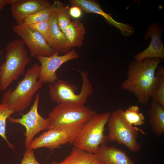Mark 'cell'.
<instances>
[{
	"instance_id": "cell-15",
	"label": "cell",
	"mask_w": 164,
	"mask_h": 164,
	"mask_svg": "<svg viewBox=\"0 0 164 164\" xmlns=\"http://www.w3.org/2000/svg\"><path fill=\"white\" fill-rule=\"evenodd\" d=\"M94 154L101 164H136L125 151L106 144L100 145Z\"/></svg>"
},
{
	"instance_id": "cell-9",
	"label": "cell",
	"mask_w": 164,
	"mask_h": 164,
	"mask_svg": "<svg viewBox=\"0 0 164 164\" xmlns=\"http://www.w3.org/2000/svg\"><path fill=\"white\" fill-rule=\"evenodd\" d=\"M13 31L20 36L28 46L31 57L38 55L49 56L56 51L38 32L24 24L14 25Z\"/></svg>"
},
{
	"instance_id": "cell-26",
	"label": "cell",
	"mask_w": 164,
	"mask_h": 164,
	"mask_svg": "<svg viewBox=\"0 0 164 164\" xmlns=\"http://www.w3.org/2000/svg\"><path fill=\"white\" fill-rule=\"evenodd\" d=\"M33 150L29 148L26 149L21 164H40L34 156Z\"/></svg>"
},
{
	"instance_id": "cell-11",
	"label": "cell",
	"mask_w": 164,
	"mask_h": 164,
	"mask_svg": "<svg viewBox=\"0 0 164 164\" xmlns=\"http://www.w3.org/2000/svg\"><path fill=\"white\" fill-rule=\"evenodd\" d=\"M162 29L155 22L148 26L145 39L151 37L150 43L145 50L134 56L135 60L141 61L146 58L156 57L164 59V47L161 38Z\"/></svg>"
},
{
	"instance_id": "cell-23",
	"label": "cell",
	"mask_w": 164,
	"mask_h": 164,
	"mask_svg": "<svg viewBox=\"0 0 164 164\" xmlns=\"http://www.w3.org/2000/svg\"><path fill=\"white\" fill-rule=\"evenodd\" d=\"M69 9L68 5L65 6L58 1L56 16L57 25L61 31L65 29L71 22Z\"/></svg>"
},
{
	"instance_id": "cell-12",
	"label": "cell",
	"mask_w": 164,
	"mask_h": 164,
	"mask_svg": "<svg viewBox=\"0 0 164 164\" xmlns=\"http://www.w3.org/2000/svg\"><path fill=\"white\" fill-rule=\"evenodd\" d=\"M48 130L33 140L27 148L34 150L46 147L53 150L61 145L71 144L70 137L66 132L57 129Z\"/></svg>"
},
{
	"instance_id": "cell-22",
	"label": "cell",
	"mask_w": 164,
	"mask_h": 164,
	"mask_svg": "<svg viewBox=\"0 0 164 164\" xmlns=\"http://www.w3.org/2000/svg\"><path fill=\"white\" fill-rule=\"evenodd\" d=\"M140 108L137 105L129 106L125 111H123V115L126 121L131 125L139 126L144 124L145 118L140 112Z\"/></svg>"
},
{
	"instance_id": "cell-2",
	"label": "cell",
	"mask_w": 164,
	"mask_h": 164,
	"mask_svg": "<svg viewBox=\"0 0 164 164\" xmlns=\"http://www.w3.org/2000/svg\"><path fill=\"white\" fill-rule=\"evenodd\" d=\"M97 111L84 105L71 103L58 104L48 115V129L64 131L70 136L71 144L88 121Z\"/></svg>"
},
{
	"instance_id": "cell-5",
	"label": "cell",
	"mask_w": 164,
	"mask_h": 164,
	"mask_svg": "<svg viewBox=\"0 0 164 164\" xmlns=\"http://www.w3.org/2000/svg\"><path fill=\"white\" fill-rule=\"evenodd\" d=\"M111 113H97L92 117L74 138L73 147L95 154L100 145L106 144L108 139L104 134V127Z\"/></svg>"
},
{
	"instance_id": "cell-13",
	"label": "cell",
	"mask_w": 164,
	"mask_h": 164,
	"mask_svg": "<svg viewBox=\"0 0 164 164\" xmlns=\"http://www.w3.org/2000/svg\"><path fill=\"white\" fill-rule=\"evenodd\" d=\"M52 4L48 0H16L11 5V13L17 24H21L28 17Z\"/></svg>"
},
{
	"instance_id": "cell-7",
	"label": "cell",
	"mask_w": 164,
	"mask_h": 164,
	"mask_svg": "<svg viewBox=\"0 0 164 164\" xmlns=\"http://www.w3.org/2000/svg\"><path fill=\"white\" fill-rule=\"evenodd\" d=\"M123 111L120 108L111 113L107 122L108 139L124 145L131 151L138 152L141 149V144L137 142L139 132L145 134L142 129L130 125L126 121L123 115Z\"/></svg>"
},
{
	"instance_id": "cell-28",
	"label": "cell",
	"mask_w": 164,
	"mask_h": 164,
	"mask_svg": "<svg viewBox=\"0 0 164 164\" xmlns=\"http://www.w3.org/2000/svg\"><path fill=\"white\" fill-rule=\"evenodd\" d=\"M15 0H0V10H2L7 4L11 5L14 2Z\"/></svg>"
},
{
	"instance_id": "cell-30",
	"label": "cell",
	"mask_w": 164,
	"mask_h": 164,
	"mask_svg": "<svg viewBox=\"0 0 164 164\" xmlns=\"http://www.w3.org/2000/svg\"><path fill=\"white\" fill-rule=\"evenodd\" d=\"M2 52H3V50L1 51L0 52V56L1 55Z\"/></svg>"
},
{
	"instance_id": "cell-6",
	"label": "cell",
	"mask_w": 164,
	"mask_h": 164,
	"mask_svg": "<svg viewBox=\"0 0 164 164\" xmlns=\"http://www.w3.org/2000/svg\"><path fill=\"white\" fill-rule=\"evenodd\" d=\"M82 84L80 93H75L77 86L62 79H58L49 85V94L50 99L58 104L71 103L84 105L87 99L93 93L92 84L85 71H80Z\"/></svg>"
},
{
	"instance_id": "cell-24",
	"label": "cell",
	"mask_w": 164,
	"mask_h": 164,
	"mask_svg": "<svg viewBox=\"0 0 164 164\" xmlns=\"http://www.w3.org/2000/svg\"><path fill=\"white\" fill-rule=\"evenodd\" d=\"M13 113V111L7 105L3 103L0 104V135L6 141L9 147L12 149L14 148V146L7 140L5 131L6 120Z\"/></svg>"
},
{
	"instance_id": "cell-20",
	"label": "cell",
	"mask_w": 164,
	"mask_h": 164,
	"mask_svg": "<svg viewBox=\"0 0 164 164\" xmlns=\"http://www.w3.org/2000/svg\"><path fill=\"white\" fill-rule=\"evenodd\" d=\"M155 87L151 97L164 108V67L158 66L155 72Z\"/></svg>"
},
{
	"instance_id": "cell-25",
	"label": "cell",
	"mask_w": 164,
	"mask_h": 164,
	"mask_svg": "<svg viewBox=\"0 0 164 164\" xmlns=\"http://www.w3.org/2000/svg\"><path fill=\"white\" fill-rule=\"evenodd\" d=\"M27 25L40 33L46 41L49 28V20Z\"/></svg>"
},
{
	"instance_id": "cell-3",
	"label": "cell",
	"mask_w": 164,
	"mask_h": 164,
	"mask_svg": "<svg viewBox=\"0 0 164 164\" xmlns=\"http://www.w3.org/2000/svg\"><path fill=\"white\" fill-rule=\"evenodd\" d=\"M40 68V65L35 63L28 69L15 88H10L4 92L1 103L7 105L14 113L26 109L31 104L36 92L43 86V84L38 80Z\"/></svg>"
},
{
	"instance_id": "cell-17",
	"label": "cell",
	"mask_w": 164,
	"mask_h": 164,
	"mask_svg": "<svg viewBox=\"0 0 164 164\" xmlns=\"http://www.w3.org/2000/svg\"><path fill=\"white\" fill-rule=\"evenodd\" d=\"M69 2L72 6L79 7L86 13H94L103 17L107 22L115 27L118 23L112 18L110 14L104 12L101 9L100 4L97 1L92 0H70Z\"/></svg>"
},
{
	"instance_id": "cell-10",
	"label": "cell",
	"mask_w": 164,
	"mask_h": 164,
	"mask_svg": "<svg viewBox=\"0 0 164 164\" xmlns=\"http://www.w3.org/2000/svg\"><path fill=\"white\" fill-rule=\"evenodd\" d=\"M60 53L56 51L50 56L38 55L36 56L41 64L38 79L43 84H52L58 80L56 72L60 67L67 62L79 56L77 52L74 49L62 56H59Z\"/></svg>"
},
{
	"instance_id": "cell-29",
	"label": "cell",
	"mask_w": 164,
	"mask_h": 164,
	"mask_svg": "<svg viewBox=\"0 0 164 164\" xmlns=\"http://www.w3.org/2000/svg\"><path fill=\"white\" fill-rule=\"evenodd\" d=\"M50 164H58L57 162L56 161H53Z\"/></svg>"
},
{
	"instance_id": "cell-4",
	"label": "cell",
	"mask_w": 164,
	"mask_h": 164,
	"mask_svg": "<svg viewBox=\"0 0 164 164\" xmlns=\"http://www.w3.org/2000/svg\"><path fill=\"white\" fill-rule=\"evenodd\" d=\"M31 61L22 39L9 43L5 48V61L0 65V90L5 91L20 75L24 74L26 66Z\"/></svg>"
},
{
	"instance_id": "cell-1",
	"label": "cell",
	"mask_w": 164,
	"mask_h": 164,
	"mask_svg": "<svg viewBox=\"0 0 164 164\" xmlns=\"http://www.w3.org/2000/svg\"><path fill=\"white\" fill-rule=\"evenodd\" d=\"M159 58L134 60L129 64L127 78L121 84L122 89L133 93L140 104L147 105L154 89L156 70L161 62Z\"/></svg>"
},
{
	"instance_id": "cell-18",
	"label": "cell",
	"mask_w": 164,
	"mask_h": 164,
	"mask_svg": "<svg viewBox=\"0 0 164 164\" xmlns=\"http://www.w3.org/2000/svg\"><path fill=\"white\" fill-rule=\"evenodd\" d=\"M147 113L149 117V123L152 131L157 136L161 135L164 132V108L152 100Z\"/></svg>"
},
{
	"instance_id": "cell-19",
	"label": "cell",
	"mask_w": 164,
	"mask_h": 164,
	"mask_svg": "<svg viewBox=\"0 0 164 164\" xmlns=\"http://www.w3.org/2000/svg\"><path fill=\"white\" fill-rule=\"evenodd\" d=\"M58 164H101L95 154L74 147L70 154Z\"/></svg>"
},
{
	"instance_id": "cell-27",
	"label": "cell",
	"mask_w": 164,
	"mask_h": 164,
	"mask_svg": "<svg viewBox=\"0 0 164 164\" xmlns=\"http://www.w3.org/2000/svg\"><path fill=\"white\" fill-rule=\"evenodd\" d=\"M82 10L79 7L73 6L70 8L69 13L70 16L77 19L80 18L82 15Z\"/></svg>"
},
{
	"instance_id": "cell-16",
	"label": "cell",
	"mask_w": 164,
	"mask_h": 164,
	"mask_svg": "<svg viewBox=\"0 0 164 164\" xmlns=\"http://www.w3.org/2000/svg\"><path fill=\"white\" fill-rule=\"evenodd\" d=\"M65 35L70 46L80 47L83 45L86 29L83 24L78 19L71 21L62 31Z\"/></svg>"
},
{
	"instance_id": "cell-21",
	"label": "cell",
	"mask_w": 164,
	"mask_h": 164,
	"mask_svg": "<svg viewBox=\"0 0 164 164\" xmlns=\"http://www.w3.org/2000/svg\"><path fill=\"white\" fill-rule=\"evenodd\" d=\"M58 2L54 1L51 5L28 17L23 23L29 25L49 21L53 12L57 9Z\"/></svg>"
},
{
	"instance_id": "cell-14",
	"label": "cell",
	"mask_w": 164,
	"mask_h": 164,
	"mask_svg": "<svg viewBox=\"0 0 164 164\" xmlns=\"http://www.w3.org/2000/svg\"><path fill=\"white\" fill-rule=\"evenodd\" d=\"M56 11L53 12L49 20V28L46 41L53 49L63 55L70 51L72 48L69 45L65 35L58 26Z\"/></svg>"
},
{
	"instance_id": "cell-8",
	"label": "cell",
	"mask_w": 164,
	"mask_h": 164,
	"mask_svg": "<svg viewBox=\"0 0 164 164\" xmlns=\"http://www.w3.org/2000/svg\"><path fill=\"white\" fill-rule=\"evenodd\" d=\"M40 97L39 94H36L33 104L29 112L22 114V117L14 118L10 117L8 121L12 123H19L23 125L26 129L25 145L26 149L33 140L35 136L40 131L48 129L50 121L39 115L38 110Z\"/></svg>"
}]
</instances>
